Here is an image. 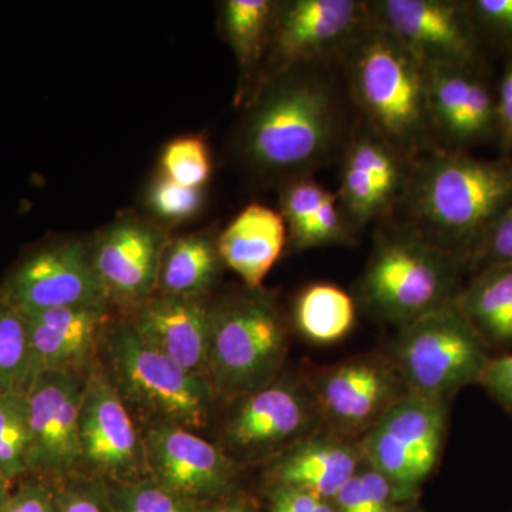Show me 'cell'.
Instances as JSON below:
<instances>
[{
    "instance_id": "cell-18",
    "label": "cell",
    "mask_w": 512,
    "mask_h": 512,
    "mask_svg": "<svg viewBox=\"0 0 512 512\" xmlns=\"http://www.w3.org/2000/svg\"><path fill=\"white\" fill-rule=\"evenodd\" d=\"M369 16L429 66H466L474 52L463 9L444 0H380L367 3Z\"/></svg>"
},
{
    "instance_id": "cell-3",
    "label": "cell",
    "mask_w": 512,
    "mask_h": 512,
    "mask_svg": "<svg viewBox=\"0 0 512 512\" xmlns=\"http://www.w3.org/2000/svg\"><path fill=\"white\" fill-rule=\"evenodd\" d=\"M342 56L366 126L416 160L433 136L426 64L370 16Z\"/></svg>"
},
{
    "instance_id": "cell-16",
    "label": "cell",
    "mask_w": 512,
    "mask_h": 512,
    "mask_svg": "<svg viewBox=\"0 0 512 512\" xmlns=\"http://www.w3.org/2000/svg\"><path fill=\"white\" fill-rule=\"evenodd\" d=\"M148 476L197 503L234 494L239 463L195 431L171 424L144 427Z\"/></svg>"
},
{
    "instance_id": "cell-33",
    "label": "cell",
    "mask_w": 512,
    "mask_h": 512,
    "mask_svg": "<svg viewBox=\"0 0 512 512\" xmlns=\"http://www.w3.org/2000/svg\"><path fill=\"white\" fill-rule=\"evenodd\" d=\"M107 485L116 512H198L202 505L168 490L150 476Z\"/></svg>"
},
{
    "instance_id": "cell-41",
    "label": "cell",
    "mask_w": 512,
    "mask_h": 512,
    "mask_svg": "<svg viewBox=\"0 0 512 512\" xmlns=\"http://www.w3.org/2000/svg\"><path fill=\"white\" fill-rule=\"evenodd\" d=\"M495 110H497V123L501 128L504 143L512 146V66L501 83Z\"/></svg>"
},
{
    "instance_id": "cell-22",
    "label": "cell",
    "mask_w": 512,
    "mask_h": 512,
    "mask_svg": "<svg viewBox=\"0 0 512 512\" xmlns=\"http://www.w3.org/2000/svg\"><path fill=\"white\" fill-rule=\"evenodd\" d=\"M431 131L453 143L477 140L497 121L493 97L463 64L427 66Z\"/></svg>"
},
{
    "instance_id": "cell-43",
    "label": "cell",
    "mask_w": 512,
    "mask_h": 512,
    "mask_svg": "<svg viewBox=\"0 0 512 512\" xmlns=\"http://www.w3.org/2000/svg\"><path fill=\"white\" fill-rule=\"evenodd\" d=\"M13 485L10 483L8 478L3 476L2 473H0V512H5L6 508H8L10 495H12L13 491Z\"/></svg>"
},
{
    "instance_id": "cell-8",
    "label": "cell",
    "mask_w": 512,
    "mask_h": 512,
    "mask_svg": "<svg viewBox=\"0 0 512 512\" xmlns=\"http://www.w3.org/2000/svg\"><path fill=\"white\" fill-rule=\"evenodd\" d=\"M222 427L221 446L239 464L271 460L311 436L320 419L311 383L279 376L234 400Z\"/></svg>"
},
{
    "instance_id": "cell-5",
    "label": "cell",
    "mask_w": 512,
    "mask_h": 512,
    "mask_svg": "<svg viewBox=\"0 0 512 512\" xmlns=\"http://www.w3.org/2000/svg\"><path fill=\"white\" fill-rule=\"evenodd\" d=\"M288 332L274 299L248 289L212 303L207 379L215 399L234 402L278 379Z\"/></svg>"
},
{
    "instance_id": "cell-13",
    "label": "cell",
    "mask_w": 512,
    "mask_h": 512,
    "mask_svg": "<svg viewBox=\"0 0 512 512\" xmlns=\"http://www.w3.org/2000/svg\"><path fill=\"white\" fill-rule=\"evenodd\" d=\"M170 235L150 217L124 212L90 239L94 269L113 311L130 315L156 295Z\"/></svg>"
},
{
    "instance_id": "cell-2",
    "label": "cell",
    "mask_w": 512,
    "mask_h": 512,
    "mask_svg": "<svg viewBox=\"0 0 512 512\" xmlns=\"http://www.w3.org/2000/svg\"><path fill=\"white\" fill-rule=\"evenodd\" d=\"M403 200L424 241L456 259L474 255L512 205V163L434 150L413 161Z\"/></svg>"
},
{
    "instance_id": "cell-9",
    "label": "cell",
    "mask_w": 512,
    "mask_h": 512,
    "mask_svg": "<svg viewBox=\"0 0 512 512\" xmlns=\"http://www.w3.org/2000/svg\"><path fill=\"white\" fill-rule=\"evenodd\" d=\"M367 22V3L357 0L278 3L271 42L251 94L295 67L342 56Z\"/></svg>"
},
{
    "instance_id": "cell-28",
    "label": "cell",
    "mask_w": 512,
    "mask_h": 512,
    "mask_svg": "<svg viewBox=\"0 0 512 512\" xmlns=\"http://www.w3.org/2000/svg\"><path fill=\"white\" fill-rule=\"evenodd\" d=\"M296 328L315 343H335L345 338L356 322V305L349 293L332 284L309 286L293 309Z\"/></svg>"
},
{
    "instance_id": "cell-27",
    "label": "cell",
    "mask_w": 512,
    "mask_h": 512,
    "mask_svg": "<svg viewBox=\"0 0 512 512\" xmlns=\"http://www.w3.org/2000/svg\"><path fill=\"white\" fill-rule=\"evenodd\" d=\"M276 6L278 3L271 0L222 3L221 26L225 39L234 52L242 77L254 86L271 42Z\"/></svg>"
},
{
    "instance_id": "cell-31",
    "label": "cell",
    "mask_w": 512,
    "mask_h": 512,
    "mask_svg": "<svg viewBox=\"0 0 512 512\" xmlns=\"http://www.w3.org/2000/svg\"><path fill=\"white\" fill-rule=\"evenodd\" d=\"M409 495L363 460L332 501L336 512H394V503Z\"/></svg>"
},
{
    "instance_id": "cell-21",
    "label": "cell",
    "mask_w": 512,
    "mask_h": 512,
    "mask_svg": "<svg viewBox=\"0 0 512 512\" xmlns=\"http://www.w3.org/2000/svg\"><path fill=\"white\" fill-rule=\"evenodd\" d=\"M363 463L360 441L333 431H315L271 458V484L292 485L332 501Z\"/></svg>"
},
{
    "instance_id": "cell-6",
    "label": "cell",
    "mask_w": 512,
    "mask_h": 512,
    "mask_svg": "<svg viewBox=\"0 0 512 512\" xmlns=\"http://www.w3.org/2000/svg\"><path fill=\"white\" fill-rule=\"evenodd\" d=\"M456 262L409 227L389 229L377 239L360 278V302L402 329L456 302Z\"/></svg>"
},
{
    "instance_id": "cell-14",
    "label": "cell",
    "mask_w": 512,
    "mask_h": 512,
    "mask_svg": "<svg viewBox=\"0 0 512 512\" xmlns=\"http://www.w3.org/2000/svg\"><path fill=\"white\" fill-rule=\"evenodd\" d=\"M311 387L328 430L355 440L409 394L394 360L380 355L350 357L320 370Z\"/></svg>"
},
{
    "instance_id": "cell-40",
    "label": "cell",
    "mask_w": 512,
    "mask_h": 512,
    "mask_svg": "<svg viewBox=\"0 0 512 512\" xmlns=\"http://www.w3.org/2000/svg\"><path fill=\"white\" fill-rule=\"evenodd\" d=\"M474 10L488 28L503 35H511L512 0H478L474 2Z\"/></svg>"
},
{
    "instance_id": "cell-23",
    "label": "cell",
    "mask_w": 512,
    "mask_h": 512,
    "mask_svg": "<svg viewBox=\"0 0 512 512\" xmlns=\"http://www.w3.org/2000/svg\"><path fill=\"white\" fill-rule=\"evenodd\" d=\"M288 242L281 212L251 204L218 234L222 264L234 271L248 289H261Z\"/></svg>"
},
{
    "instance_id": "cell-35",
    "label": "cell",
    "mask_w": 512,
    "mask_h": 512,
    "mask_svg": "<svg viewBox=\"0 0 512 512\" xmlns=\"http://www.w3.org/2000/svg\"><path fill=\"white\" fill-rule=\"evenodd\" d=\"M60 512H116L109 485L99 478L79 473L55 485Z\"/></svg>"
},
{
    "instance_id": "cell-39",
    "label": "cell",
    "mask_w": 512,
    "mask_h": 512,
    "mask_svg": "<svg viewBox=\"0 0 512 512\" xmlns=\"http://www.w3.org/2000/svg\"><path fill=\"white\" fill-rule=\"evenodd\" d=\"M480 383L495 399L512 409V355L490 359Z\"/></svg>"
},
{
    "instance_id": "cell-15",
    "label": "cell",
    "mask_w": 512,
    "mask_h": 512,
    "mask_svg": "<svg viewBox=\"0 0 512 512\" xmlns=\"http://www.w3.org/2000/svg\"><path fill=\"white\" fill-rule=\"evenodd\" d=\"M86 376L43 372L28 393V477L55 485L82 473L80 407Z\"/></svg>"
},
{
    "instance_id": "cell-7",
    "label": "cell",
    "mask_w": 512,
    "mask_h": 512,
    "mask_svg": "<svg viewBox=\"0 0 512 512\" xmlns=\"http://www.w3.org/2000/svg\"><path fill=\"white\" fill-rule=\"evenodd\" d=\"M393 360L409 393L446 403L468 384L480 383L490 357L453 303L403 326Z\"/></svg>"
},
{
    "instance_id": "cell-29",
    "label": "cell",
    "mask_w": 512,
    "mask_h": 512,
    "mask_svg": "<svg viewBox=\"0 0 512 512\" xmlns=\"http://www.w3.org/2000/svg\"><path fill=\"white\" fill-rule=\"evenodd\" d=\"M39 376L25 316L0 299V393H25Z\"/></svg>"
},
{
    "instance_id": "cell-38",
    "label": "cell",
    "mask_w": 512,
    "mask_h": 512,
    "mask_svg": "<svg viewBox=\"0 0 512 512\" xmlns=\"http://www.w3.org/2000/svg\"><path fill=\"white\" fill-rule=\"evenodd\" d=\"M474 256L484 261L487 268L512 265V205L488 229Z\"/></svg>"
},
{
    "instance_id": "cell-34",
    "label": "cell",
    "mask_w": 512,
    "mask_h": 512,
    "mask_svg": "<svg viewBox=\"0 0 512 512\" xmlns=\"http://www.w3.org/2000/svg\"><path fill=\"white\" fill-rule=\"evenodd\" d=\"M160 173L184 187L204 188L212 173L210 150L204 138L183 136L171 140L161 153Z\"/></svg>"
},
{
    "instance_id": "cell-36",
    "label": "cell",
    "mask_w": 512,
    "mask_h": 512,
    "mask_svg": "<svg viewBox=\"0 0 512 512\" xmlns=\"http://www.w3.org/2000/svg\"><path fill=\"white\" fill-rule=\"evenodd\" d=\"M271 512H336L332 501L303 488L285 484H269Z\"/></svg>"
},
{
    "instance_id": "cell-11",
    "label": "cell",
    "mask_w": 512,
    "mask_h": 512,
    "mask_svg": "<svg viewBox=\"0 0 512 512\" xmlns=\"http://www.w3.org/2000/svg\"><path fill=\"white\" fill-rule=\"evenodd\" d=\"M446 427V403L406 394L359 440L363 460L412 494L439 463Z\"/></svg>"
},
{
    "instance_id": "cell-20",
    "label": "cell",
    "mask_w": 512,
    "mask_h": 512,
    "mask_svg": "<svg viewBox=\"0 0 512 512\" xmlns=\"http://www.w3.org/2000/svg\"><path fill=\"white\" fill-rule=\"evenodd\" d=\"M211 309L208 298L154 295L124 318L130 320L147 345L170 357L191 375L205 379Z\"/></svg>"
},
{
    "instance_id": "cell-17",
    "label": "cell",
    "mask_w": 512,
    "mask_h": 512,
    "mask_svg": "<svg viewBox=\"0 0 512 512\" xmlns=\"http://www.w3.org/2000/svg\"><path fill=\"white\" fill-rule=\"evenodd\" d=\"M413 161L363 124L349 138L338 200L355 231L383 217L403 200Z\"/></svg>"
},
{
    "instance_id": "cell-4",
    "label": "cell",
    "mask_w": 512,
    "mask_h": 512,
    "mask_svg": "<svg viewBox=\"0 0 512 512\" xmlns=\"http://www.w3.org/2000/svg\"><path fill=\"white\" fill-rule=\"evenodd\" d=\"M99 363L141 429L171 424L197 433L210 423L217 399L207 380L147 345L124 316L107 330Z\"/></svg>"
},
{
    "instance_id": "cell-32",
    "label": "cell",
    "mask_w": 512,
    "mask_h": 512,
    "mask_svg": "<svg viewBox=\"0 0 512 512\" xmlns=\"http://www.w3.org/2000/svg\"><path fill=\"white\" fill-rule=\"evenodd\" d=\"M204 202V188L184 187L160 171L150 181L144 195L148 217L167 229L197 217Z\"/></svg>"
},
{
    "instance_id": "cell-12",
    "label": "cell",
    "mask_w": 512,
    "mask_h": 512,
    "mask_svg": "<svg viewBox=\"0 0 512 512\" xmlns=\"http://www.w3.org/2000/svg\"><path fill=\"white\" fill-rule=\"evenodd\" d=\"M82 473L104 483L148 476L146 446L138 421L100 363L90 370L80 407Z\"/></svg>"
},
{
    "instance_id": "cell-24",
    "label": "cell",
    "mask_w": 512,
    "mask_h": 512,
    "mask_svg": "<svg viewBox=\"0 0 512 512\" xmlns=\"http://www.w3.org/2000/svg\"><path fill=\"white\" fill-rule=\"evenodd\" d=\"M279 205L295 251L352 244L353 228L340 208L338 195L312 177L282 184Z\"/></svg>"
},
{
    "instance_id": "cell-37",
    "label": "cell",
    "mask_w": 512,
    "mask_h": 512,
    "mask_svg": "<svg viewBox=\"0 0 512 512\" xmlns=\"http://www.w3.org/2000/svg\"><path fill=\"white\" fill-rule=\"evenodd\" d=\"M5 512H60L55 487L25 478L13 487Z\"/></svg>"
},
{
    "instance_id": "cell-10",
    "label": "cell",
    "mask_w": 512,
    "mask_h": 512,
    "mask_svg": "<svg viewBox=\"0 0 512 512\" xmlns=\"http://www.w3.org/2000/svg\"><path fill=\"white\" fill-rule=\"evenodd\" d=\"M0 299L23 315L69 306H110L94 269L90 242L74 238L52 239L30 249L3 279Z\"/></svg>"
},
{
    "instance_id": "cell-30",
    "label": "cell",
    "mask_w": 512,
    "mask_h": 512,
    "mask_svg": "<svg viewBox=\"0 0 512 512\" xmlns=\"http://www.w3.org/2000/svg\"><path fill=\"white\" fill-rule=\"evenodd\" d=\"M28 394L0 393V473L16 485L28 477Z\"/></svg>"
},
{
    "instance_id": "cell-26",
    "label": "cell",
    "mask_w": 512,
    "mask_h": 512,
    "mask_svg": "<svg viewBox=\"0 0 512 512\" xmlns=\"http://www.w3.org/2000/svg\"><path fill=\"white\" fill-rule=\"evenodd\" d=\"M454 305L485 343H512V265L485 268Z\"/></svg>"
},
{
    "instance_id": "cell-19",
    "label": "cell",
    "mask_w": 512,
    "mask_h": 512,
    "mask_svg": "<svg viewBox=\"0 0 512 512\" xmlns=\"http://www.w3.org/2000/svg\"><path fill=\"white\" fill-rule=\"evenodd\" d=\"M23 316L39 375L84 376L99 363L104 336L117 318L110 306H69Z\"/></svg>"
},
{
    "instance_id": "cell-42",
    "label": "cell",
    "mask_w": 512,
    "mask_h": 512,
    "mask_svg": "<svg viewBox=\"0 0 512 512\" xmlns=\"http://www.w3.org/2000/svg\"><path fill=\"white\" fill-rule=\"evenodd\" d=\"M198 512H256V508L248 498L232 494L221 500L202 504Z\"/></svg>"
},
{
    "instance_id": "cell-1",
    "label": "cell",
    "mask_w": 512,
    "mask_h": 512,
    "mask_svg": "<svg viewBox=\"0 0 512 512\" xmlns=\"http://www.w3.org/2000/svg\"><path fill=\"white\" fill-rule=\"evenodd\" d=\"M319 64L295 67L251 94L238 148L261 177L282 184L311 177L338 154L345 120L335 84Z\"/></svg>"
},
{
    "instance_id": "cell-25",
    "label": "cell",
    "mask_w": 512,
    "mask_h": 512,
    "mask_svg": "<svg viewBox=\"0 0 512 512\" xmlns=\"http://www.w3.org/2000/svg\"><path fill=\"white\" fill-rule=\"evenodd\" d=\"M222 268L218 234L200 231L170 238L161 256L156 295L207 298Z\"/></svg>"
}]
</instances>
